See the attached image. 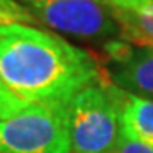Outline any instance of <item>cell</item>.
Here are the masks:
<instances>
[{
    "mask_svg": "<svg viewBox=\"0 0 153 153\" xmlns=\"http://www.w3.org/2000/svg\"><path fill=\"white\" fill-rule=\"evenodd\" d=\"M33 16L48 27L75 38L97 39L119 34L104 0H38L29 4Z\"/></svg>",
    "mask_w": 153,
    "mask_h": 153,
    "instance_id": "obj_4",
    "label": "cell"
},
{
    "mask_svg": "<svg viewBox=\"0 0 153 153\" xmlns=\"http://www.w3.org/2000/svg\"><path fill=\"white\" fill-rule=\"evenodd\" d=\"M121 129L148 145H153V100L123 90Z\"/></svg>",
    "mask_w": 153,
    "mask_h": 153,
    "instance_id": "obj_6",
    "label": "cell"
},
{
    "mask_svg": "<svg viewBox=\"0 0 153 153\" xmlns=\"http://www.w3.org/2000/svg\"><path fill=\"white\" fill-rule=\"evenodd\" d=\"M26 105H29V104L19 100L17 97H14V95L5 88V85L2 83V80H0V114H2L4 119L9 117V116L17 114V112L22 111Z\"/></svg>",
    "mask_w": 153,
    "mask_h": 153,
    "instance_id": "obj_9",
    "label": "cell"
},
{
    "mask_svg": "<svg viewBox=\"0 0 153 153\" xmlns=\"http://www.w3.org/2000/svg\"><path fill=\"white\" fill-rule=\"evenodd\" d=\"M0 153H71L70 104H29L0 119Z\"/></svg>",
    "mask_w": 153,
    "mask_h": 153,
    "instance_id": "obj_3",
    "label": "cell"
},
{
    "mask_svg": "<svg viewBox=\"0 0 153 153\" xmlns=\"http://www.w3.org/2000/svg\"><path fill=\"white\" fill-rule=\"evenodd\" d=\"M107 153H153V145H148L121 129L117 141Z\"/></svg>",
    "mask_w": 153,
    "mask_h": 153,
    "instance_id": "obj_8",
    "label": "cell"
},
{
    "mask_svg": "<svg viewBox=\"0 0 153 153\" xmlns=\"http://www.w3.org/2000/svg\"><path fill=\"white\" fill-rule=\"evenodd\" d=\"M24 2H27V4H33V2H38V0H24Z\"/></svg>",
    "mask_w": 153,
    "mask_h": 153,
    "instance_id": "obj_12",
    "label": "cell"
},
{
    "mask_svg": "<svg viewBox=\"0 0 153 153\" xmlns=\"http://www.w3.org/2000/svg\"><path fill=\"white\" fill-rule=\"evenodd\" d=\"M0 80L26 104H70L102 78L95 56L33 26L0 24Z\"/></svg>",
    "mask_w": 153,
    "mask_h": 153,
    "instance_id": "obj_1",
    "label": "cell"
},
{
    "mask_svg": "<svg viewBox=\"0 0 153 153\" xmlns=\"http://www.w3.org/2000/svg\"><path fill=\"white\" fill-rule=\"evenodd\" d=\"M0 119H4V117H2V114H0Z\"/></svg>",
    "mask_w": 153,
    "mask_h": 153,
    "instance_id": "obj_13",
    "label": "cell"
},
{
    "mask_svg": "<svg viewBox=\"0 0 153 153\" xmlns=\"http://www.w3.org/2000/svg\"><path fill=\"white\" fill-rule=\"evenodd\" d=\"M104 2L109 5V9L114 10H129L138 0H104Z\"/></svg>",
    "mask_w": 153,
    "mask_h": 153,
    "instance_id": "obj_10",
    "label": "cell"
},
{
    "mask_svg": "<svg viewBox=\"0 0 153 153\" xmlns=\"http://www.w3.org/2000/svg\"><path fill=\"white\" fill-rule=\"evenodd\" d=\"M131 44H136V46H148V48H153V43H152V41H136V43H131Z\"/></svg>",
    "mask_w": 153,
    "mask_h": 153,
    "instance_id": "obj_11",
    "label": "cell"
},
{
    "mask_svg": "<svg viewBox=\"0 0 153 153\" xmlns=\"http://www.w3.org/2000/svg\"><path fill=\"white\" fill-rule=\"evenodd\" d=\"M111 12L119 26V36L123 41L153 43V0H138L129 10L111 9Z\"/></svg>",
    "mask_w": 153,
    "mask_h": 153,
    "instance_id": "obj_7",
    "label": "cell"
},
{
    "mask_svg": "<svg viewBox=\"0 0 153 153\" xmlns=\"http://www.w3.org/2000/svg\"><path fill=\"white\" fill-rule=\"evenodd\" d=\"M104 49L111 61L112 83L128 92L153 95V48L117 39L105 43Z\"/></svg>",
    "mask_w": 153,
    "mask_h": 153,
    "instance_id": "obj_5",
    "label": "cell"
},
{
    "mask_svg": "<svg viewBox=\"0 0 153 153\" xmlns=\"http://www.w3.org/2000/svg\"><path fill=\"white\" fill-rule=\"evenodd\" d=\"M123 88L100 80L76 94L70 102L71 153H107L121 133Z\"/></svg>",
    "mask_w": 153,
    "mask_h": 153,
    "instance_id": "obj_2",
    "label": "cell"
}]
</instances>
